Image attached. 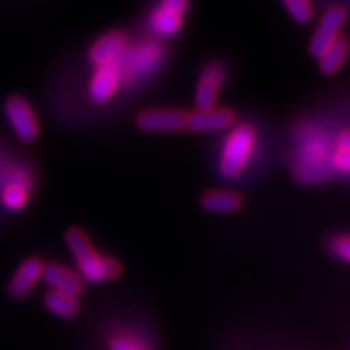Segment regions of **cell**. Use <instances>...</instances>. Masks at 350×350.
I'll list each match as a JSON object with an SVG mask.
<instances>
[{
  "label": "cell",
  "mask_w": 350,
  "mask_h": 350,
  "mask_svg": "<svg viewBox=\"0 0 350 350\" xmlns=\"http://www.w3.org/2000/svg\"><path fill=\"white\" fill-rule=\"evenodd\" d=\"M66 245L74 256L79 273L86 282L100 284L113 281L122 273L120 262L98 252L81 229H70L66 232Z\"/></svg>",
  "instance_id": "6da1fadb"
},
{
  "label": "cell",
  "mask_w": 350,
  "mask_h": 350,
  "mask_svg": "<svg viewBox=\"0 0 350 350\" xmlns=\"http://www.w3.org/2000/svg\"><path fill=\"white\" fill-rule=\"evenodd\" d=\"M258 145V131L249 122L230 127L218 156V172L224 179H238L250 165Z\"/></svg>",
  "instance_id": "7a4b0ae2"
},
{
  "label": "cell",
  "mask_w": 350,
  "mask_h": 350,
  "mask_svg": "<svg viewBox=\"0 0 350 350\" xmlns=\"http://www.w3.org/2000/svg\"><path fill=\"white\" fill-rule=\"evenodd\" d=\"M332 156L334 152L329 150V143L325 142V138L322 139L318 136H311V138L304 139L297 152V177L300 180H309V183L327 179L332 170H336L332 165Z\"/></svg>",
  "instance_id": "3957f363"
},
{
  "label": "cell",
  "mask_w": 350,
  "mask_h": 350,
  "mask_svg": "<svg viewBox=\"0 0 350 350\" xmlns=\"http://www.w3.org/2000/svg\"><path fill=\"white\" fill-rule=\"evenodd\" d=\"M163 63V49L157 43L143 42L139 45L127 46L120 59L122 84L138 83L148 79Z\"/></svg>",
  "instance_id": "277c9868"
},
{
  "label": "cell",
  "mask_w": 350,
  "mask_h": 350,
  "mask_svg": "<svg viewBox=\"0 0 350 350\" xmlns=\"http://www.w3.org/2000/svg\"><path fill=\"white\" fill-rule=\"evenodd\" d=\"M4 115L18 139L31 143L40 136V124L27 98L13 95L4 102Z\"/></svg>",
  "instance_id": "5b68a950"
},
{
  "label": "cell",
  "mask_w": 350,
  "mask_h": 350,
  "mask_svg": "<svg viewBox=\"0 0 350 350\" xmlns=\"http://www.w3.org/2000/svg\"><path fill=\"white\" fill-rule=\"evenodd\" d=\"M136 127L143 133L172 134L186 129V113L172 107L145 109L136 116Z\"/></svg>",
  "instance_id": "8992f818"
},
{
  "label": "cell",
  "mask_w": 350,
  "mask_h": 350,
  "mask_svg": "<svg viewBox=\"0 0 350 350\" xmlns=\"http://www.w3.org/2000/svg\"><path fill=\"white\" fill-rule=\"evenodd\" d=\"M226 66L218 61H211L204 66L202 74L197 81V90H195L197 109H211L217 106L221 88L226 84Z\"/></svg>",
  "instance_id": "52a82bcc"
},
{
  "label": "cell",
  "mask_w": 350,
  "mask_h": 350,
  "mask_svg": "<svg viewBox=\"0 0 350 350\" xmlns=\"http://www.w3.org/2000/svg\"><path fill=\"white\" fill-rule=\"evenodd\" d=\"M347 22V11L340 5H332L323 13L322 20L318 23L317 31H314L311 43H309V52L314 57H320L322 52L327 49L331 43H334L341 36V27Z\"/></svg>",
  "instance_id": "ba28073f"
},
{
  "label": "cell",
  "mask_w": 350,
  "mask_h": 350,
  "mask_svg": "<svg viewBox=\"0 0 350 350\" xmlns=\"http://www.w3.org/2000/svg\"><path fill=\"white\" fill-rule=\"evenodd\" d=\"M236 122L234 111L229 107H211V109H195L186 115V131L191 133H218L230 129Z\"/></svg>",
  "instance_id": "9c48e42d"
},
{
  "label": "cell",
  "mask_w": 350,
  "mask_h": 350,
  "mask_svg": "<svg viewBox=\"0 0 350 350\" xmlns=\"http://www.w3.org/2000/svg\"><path fill=\"white\" fill-rule=\"evenodd\" d=\"M129 46V38L120 31H111L100 36L97 42L93 43L88 51V57L92 61L95 68L104 65H113L120 63L122 55Z\"/></svg>",
  "instance_id": "30bf717a"
},
{
  "label": "cell",
  "mask_w": 350,
  "mask_h": 350,
  "mask_svg": "<svg viewBox=\"0 0 350 350\" xmlns=\"http://www.w3.org/2000/svg\"><path fill=\"white\" fill-rule=\"evenodd\" d=\"M122 86V70L118 63L97 66L90 81V98L97 104H106L115 97Z\"/></svg>",
  "instance_id": "8fae6325"
},
{
  "label": "cell",
  "mask_w": 350,
  "mask_h": 350,
  "mask_svg": "<svg viewBox=\"0 0 350 350\" xmlns=\"http://www.w3.org/2000/svg\"><path fill=\"white\" fill-rule=\"evenodd\" d=\"M43 268H45V262L40 258H29L16 268V272L13 273L10 281V295L13 299H23L27 297L31 291L34 290V286L38 284V281L42 279Z\"/></svg>",
  "instance_id": "7c38bea8"
},
{
  "label": "cell",
  "mask_w": 350,
  "mask_h": 350,
  "mask_svg": "<svg viewBox=\"0 0 350 350\" xmlns=\"http://www.w3.org/2000/svg\"><path fill=\"white\" fill-rule=\"evenodd\" d=\"M43 281L49 284V288L61 293H68V295L79 297L83 291V279L70 268L63 267L59 262H51L45 265L43 268Z\"/></svg>",
  "instance_id": "4fadbf2b"
},
{
  "label": "cell",
  "mask_w": 350,
  "mask_h": 350,
  "mask_svg": "<svg viewBox=\"0 0 350 350\" xmlns=\"http://www.w3.org/2000/svg\"><path fill=\"white\" fill-rule=\"evenodd\" d=\"M200 206L208 213L229 215V213H236L243 208V197L230 189H211L202 195Z\"/></svg>",
  "instance_id": "5bb4252c"
},
{
  "label": "cell",
  "mask_w": 350,
  "mask_h": 350,
  "mask_svg": "<svg viewBox=\"0 0 350 350\" xmlns=\"http://www.w3.org/2000/svg\"><path fill=\"white\" fill-rule=\"evenodd\" d=\"M350 52V42L347 36H340L334 43L322 52L318 57V66L323 75H334L340 72V68L345 65L347 57Z\"/></svg>",
  "instance_id": "9a60e30c"
},
{
  "label": "cell",
  "mask_w": 350,
  "mask_h": 350,
  "mask_svg": "<svg viewBox=\"0 0 350 350\" xmlns=\"http://www.w3.org/2000/svg\"><path fill=\"white\" fill-rule=\"evenodd\" d=\"M43 304L54 317L65 318V320L77 317L79 309H81L77 297L54 290L46 291L45 297H43Z\"/></svg>",
  "instance_id": "2e32d148"
},
{
  "label": "cell",
  "mask_w": 350,
  "mask_h": 350,
  "mask_svg": "<svg viewBox=\"0 0 350 350\" xmlns=\"http://www.w3.org/2000/svg\"><path fill=\"white\" fill-rule=\"evenodd\" d=\"M29 197H31V189L27 183L22 177H13L2 189L0 202L8 211H20L27 206Z\"/></svg>",
  "instance_id": "e0dca14e"
},
{
  "label": "cell",
  "mask_w": 350,
  "mask_h": 350,
  "mask_svg": "<svg viewBox=\"0 0 350 350\" xmlns=\"http://www.w3.org/2000/svg\"><path fill=\"white\" fill-rule=\"evenodd\" d=\"M183 18H185L183 14L166 10L163 5H157L154 13L150 14V29L159 36H174L183 27Z\"/></svg>",
  "instance_id": "ac0fdd59"
},
{
  "label": "cell",
  "mask_w": 350,
  "mask_h": 350,
  "mask_svg": "<svg viewBox=\"0 0 350 350\" xmlns=\"http://www.w3.org/2000/svg\"><path fill=\"white\" fill-rule=\"evenodd\" d=\"M284 5L290 16L299 23H308L313 18V5L311 0H284Z\"/></svg>",
  "instance_id": "d6986e66"
},
{
  "label": "cell",
  "mask_w": 350,
  "mask_h": 350,
  "mask_svg": "<svg viewBox=\"0 0 350 350\" xmlns=\"http://www.w3.org/2000/svg\"><path fill=\"white\" fill-rule=\"evenodd\" d=\"M109 350H150L147 343L131 334H118L109 341Z\"/></svg>",
  "instance_id": "ffe728a7"
},
{
  "label": "cell",
  "mask_w": 350,
  "mask_h": 350,
  "mask_svg": "<svg viewBox=\"0 0 350 350\" xmlns=\"http://www.w3.org/2000/svg\"><path fill=\"white\" fill-rule=\"evenodd\" d=\"M329 250L334 258L350 262V234L332 236L329 241Z\"/></svg>",
  "instance_id": "44dd1931"
},
{
  "label": "cell",
  "mask_w": 350,
  "mask_h": 350,
  "mask_svg": "<svg viewBox=\"0 0 350 350\" xmlns=\"http://www.w3.org/2000/svg\"><path fill=\"white\" fill-rule=\"evenodd\" d=\"M332 165L336 170L350 172V150H343V148H336L334 156H332Z\"/></svg>",
  "instance_id": "7402d4cb"
},
{
  "label": "cell",
  "mask_w": 350,
  "mask_h": 350,
  "mask_svg": "<svg viewBox=\"0 0 350 350\" xmlns=\"http://www.w3.org/2000/svg\"><path fill=\"white\" fill-rule=\"evenodd\" d=\"M159 5H163V8H166V10L175 11V13H179L185 16V13L189 8V0H161Z\"/></svg>",
  "instance_id": "603a6c76"
},
{
  "label": "cell",
  "mask_w": 350,
  "mask_h": 350,
  "mask_svg": "<svg viewBox=\"0 0 350 350\" xmlns=\"http://www.w3.org/2000/svg\"><path fill=\"white\" fill-rule=\"evenodd\" d=\"M338 148H343V150H350V131L341 133L336 139Z\"/></svg>",
  "instance_id": "cb8c5ba5"
}]
</instances>
